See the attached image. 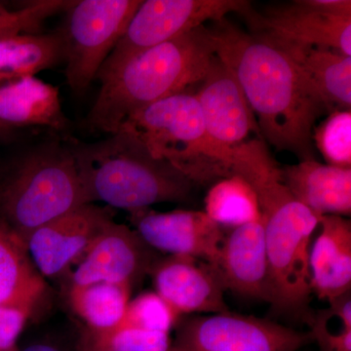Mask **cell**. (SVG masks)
<instances>
[{
	"instance_id": "cell-1",
	"label": "cell",
	"mask_w": 351,
	"mask_h": 351,
	"mask_svg": "<svg viewBox=\"0 0 351 351\" xmlns=\"http://www.w3.org/2000/svg\"><path fill=\"white\" fill-rule=\"evenodd\" d=\"M215 54L232 71L263 141L300 161L316 159V120L331 110L290 56L269 39L228 20L211 29Z\"/></svg>"
},
{
	"instance_id": "cell-2",
	"label": "cell",
	"mask_w": 351,
	"mask_h": 351,
	"mask_svg": "<svg viewBox=\"0 0 351 351\" xmlns=\"http://www.w3.org/2000/svg\"><path fill=\"white\" fill-rule=\"evenodd\" d=\"M215 55L205 25L138 53L101 82L88 123L117 133L134 113L199 83Z\"/></svg>"
},
{
	"instance_id": "cell-3",
	"label": "cell",
	"mask_w": 351,
	"mask_h": 351,
	"mask_svg": "<svg viewBox=\"0 0 351 351\" xmlns=\"http://www.w3.org/2000/svg\"><path fill=\"white\" fill-rule=\"evenodd\" d=\"M257 195L263 221L269 302L276 313L311 326L313 295L311 258L319 217L295 199L281 180L280 167L270 163L249 182Z\"/></svg>"
},
{
	"instance_id": "cell-4",
	"label": "cell",
	"mask_w": 351,
	"mask_h": 351,
	"mask_svg": "<svg viewBox=\"0 0 351 351\" xmlns=\"http://www.w3.org/2000/svg\"><path fill=\"white\" fill-rule=\"evenodd\" d=\"M90 203L136 212L191 199L195 184L169 163L152 156L124 131L92 144L69 145Z\"/></svg>"
},
{
	"instance_id": "cell-5",
	"label": "cell",
	"mask_w": 351,
	"mask_h": 351,
	"mask_svg": "<svg viewBox=\"0 0 351 351\" xmlns=\"http://www.w3.org/2000/svg\"><path fill=\"white\" fill-rule=\"evenodd\" d=\"M119 131L138 138L152 156L169 163L195 186H212L233 176L232 152L219 149L209 137L197 99L188 91L134 113Z\"/></svg>"
},
{
	"instance_id": "cell-6",
	"label": "cell",
	"mask_w": 351,
	"mask_h": 351,
	"mask_svg": "<svg viewBox=\"0 0 351 351\" xmlns=\"http://www.w3.org/2000/svg\"><path fill=\"white\" fill-rule=\"evenodd\" d=\"M89 203L69 145L32 152L0 186V219L25 244L39 226Z\"/></svg>"
},
{
	"instance_id": "cell-7",
	"label": "cell",
	"mask_w": 351,
	"mask_h": 351,
	"mask_svg": "<svg viewBox=\"0 0 351 351\" xmlns=\"http://www.w3.org/2000/svg\"><path fill=\"white\" fill-rule=\"evenodd\" d=\"M142 0H80L66 12L64 62L69 86L86 91L114 49Z\"/></svg>"
},
{
	"instance_id": "cell-8",
	"label": "cell",
	"mask_w": 351,
	"mask_h": 351,
	"mask_svg": "<svg viewBox=\"0 0 351 351\" xmlns=\"http://www.w3.org/2000/svg\"><path fill=\"white\" fill-rule=\"evenodd\" d=\"M251 6L246 0L143 1L96 78L103 82L138 53L202 27L208 21L219 23L228 14L242 15Z\"/></svg>"
},
{
	"instance_id": "cell-9",
	"label": "cell",
	"mask_w": 351,
	"mask_h": 351,
	"mask_svg": "<svg viewBox=\"0 0 351 351\" xmlns=\"http://www.w3.org/2000/svg\"><path fill=\"white\" fill-rule=\"evenodd\" d=\"M242 16L252 34L283 43L328 48L351 57L350 0H297L252 8Z\"/></svg>"
},
{
	"instance_id": "cell-10",
	"label": "cell",
	"mask_w": 351,
	"mask_h": 351,
	"mask_svg": "<svg viewBox=\"0 0 351 351\" xmlns=\"http://www.w3.org/2000/svg\"><path fill=\"white\" fill-rule=\"evenodd\" d=\"M311 343V332L228 311L182 320L174 346L182 351H298Z\"/></svg>"
},
{
	"instance_id": "cell-11",
	"label": "cell",
	"mask_w": 351,
	"mask_h": 351,
	"mask_svg": "<svg viewBox=\"0 0 351 351\" xmlns=\"http://www.w3.org/2000/svg\"><path fill=\"white\" fill-rule=\"evenodd\" d=\"M160 258L134 228L108 223L95 237L71 274V286L98 282L124 284L133 288Z\"/></svg>"
},
{
	"instance_id": "cell-12",
	"label": "cell",
	"mask_w": 351,
	"mask_h": 351,
	"mask_svg": "<svg viewBox=\"0 0 351 351\" xmlns=\"http://www.w3.org/2000/svg\"><path fill=\"white\" fill-rule=\"evenodd\" d=\"M134 230L156 251L186 256L217 267L226 234L204 211L132 212Z\"/></svg>"
},
{
	"instance_id": "cell-13",
	"label": "cell",
	"mask_w": 351,
	"mask_h": 351,
	"mask_svg": "<svg viewBox=\"0 0 351 351\" xmlns=\"http://www.w3.org/2000/svg\"><path fill=\"white\" fill-rule=\"evenodd\" d=\"M114 214L112 208L89 203L32 232L25 245L41 276L56 277L77 262Z\"/></svg>"
},
{
	"instance_id": "cell-14",
	"label": "cell",
	"mask_w": 351,
	"mask_h": 351,
	"mask_svg": "<svg viewBox=\"0 0 351 351\" xmlns=\"http://www.w3.org/2000/svg\"><path fill=\"white\" fill-rule=\"evenodd\" d=\"M199 84L195 95L205 128L219 149L230 154L234 147L247 142L251 134L262 138L242 88L232 71L216 55Z\"/></svg>"
},
{
	"instance_id": "cell-15",
	"label": "cell",
	"mask_w": 351,
	"mask_h": 351,
	"mask_svg": "<svg viewBox=\"0 0 351 351\" xmlns=\"http://www.w3.org/2000/svg\"><path fill=\"white\" fill-rule=\"evenodd\" d=\"M157 294L181 315L230 311L218 267L186 256L159 258L149 272Z\"/></svg>"
},
{
	"instance_id": "cell-16",
	"label": "cell",
	"mask_w": 351,
	"mask_h": 351,
	"mask_svg": "<svg viewBox=\"0 0 351 351\" xmlns=\"http://www.w3.org/2000/svg\"><path fill=\"white\" fill-rule=\"evenodd\" d=\"M217 267L226 291L245 299L269 302V267L262 215L226 235Z\"/></svg>"
},
{
	"instance_id": "cell-17",
	"label": "cell",
	"mask_w": 351,
	"mask_h": 351,
	"mask_svg": "<svg viewBox=\"0 0 351 351\" xmlns=\"http://www.w3.org/2000/svg\"><path fill=\"white\" fill-rule=\"evenodd\" d=\"M281 180L295 200L316 216L351 214V168L314 160L280 168Z\"/></svg>"
},
{
	"instance_id": "cell-18",
	"label": "cell",
	"mask_w": 351,
	"mask_h": 351,
	"mask_svg": "<svg viewBox=\"0 0 351 351\" xmlns=\"http://www.w3.org/2000/svg\"><path fill=\"white\" fill-rule=\"evenodd\" d=\"M311 245V289L320 300L332 301L350 292L351 223L346 217L323 216Z\"/></svg>"
},
{
	"instance_id": "cell-19",
	"label": "cell",
	"mask_w": 351,
	"mask_h": 351,
	"mask_svg": "<svg viewBox=\"0 0 351 351\" xmlns=\"http://www.w3.org/2000/svg\"><path fill=\"white\" fill-rule=\"evenodd\" d=\"M59 90L36 76L0 78V128L6 126H47L68 128Z\"/></svg>"
},
{
	"instance_id": "cell-20",
	"label": "cell",
	"mask_w": 351,
	"mask_h": 351,
	"mask_svg": "<svg viewBox=\"0 0 351 351\" xmlns=\"http://www.w3.org/2000/svg\"><path fill=\"white\" fill-rule=\"evenodd\" d=\"M267 39L287 53L332 112L350 110L351 57L328 48Z\"/></svg>"
},
{
	"instance_id": "cell-21",
	"label": "cell",
	"mask_w": 351,
	"mask_h": 351,
	"mask_svg": "<svg viewBox=\"0 0 351 351\" xmlns=\"http://www.w3.org/2000/svg\"><path fill=\"white\" fill-rule=\"evenodd\" d=\"M45 288L27 246L0 219V306L32 311Z\"/></svg>"
},
{
	"instance_id": "cell-22",
	"label": "cell",
	"mask_w": 351,
	"mask_h": 351,
	"mask_svg": "<svg viewBox=\"0 0 351 351\" xmlns=\"http://www.w3.org/2000/svg\"><path fill=\"white\" fill-rule=\"evenodd\" d=\"M64 62L62 32L27 34L0 40V78L34 76Z\"/></svg>"
},
{
	"instance_id": "cell-23",
	"label": "cell",
	"mask_w": 351,
	"mask_h": 351,
	"mask_svg": "<svg viewBox=\"0 0 351 351\" xmlns=\"http://www.w3.org/2000/svg\"><path fill=\"white\" fill-rule=\"evenodd\" d=\"M132 288L124 284L98 282L71 286L69 298L73 311L93 332H106L121 322L130 302Z\"/></svg>"
},
{
	"instance_id": "cell-24",
	"label": "cell",
	"mask_w": 351,
	"mask_h": 351,
	"mask_svg": "<svg viewBox=\"0 0 351 351\" xmlns=\"http://www.w3.org/2000/svg\"><path fill=\"white\" fill-rule=\"evenodd\" d=\"M204 203L205 213L221 228H237L261 216L255 191L239 176L212 184Z\"/></svg>"
},
{
	"instance_id": "cell-25",
	"label": "cell",
	"mask_w": 351,
	"mask_h": 351,
	"mask_svg": "<svg viewBox=\"0 0 351 351\" xmlns=\"http://www.w3.org/2000/svg\"><path fill=\"white\" fill-rule=\"evenodd\" d=\"M313 144L328 165L351 168V112L335 110L313 130Z\"/></svg>"
},
{
	"instance_id": "cell-26",
	"label": "cell",
	"mask_w": 351,
	"mask_h": 351,
	"mask_svg": "<svg viewBox=\"0 0 351 351\" xmlns=\"http://www.w3.org/2000/svg\"><path fill=\"white\" fill-rule=\"evenodd\" d=\"M73 2L68 0H38L27 2L15 10L0 3V40L20 34H38L46 19L55 14L68 10Z\"/></svg>"
},
{
	"instance_id": "cell-27",
	"label": "cell",
	"mask_w": 351,
	"mask_h": 351,
	"mask_svg": "<svg viewBox=\"0 0 351 351\" xmlns=\"http://www.w3.org/2000/svg\"><path fill=\"white\" fill-rule=\"evenodd\" d=\"M180 315L156 292H144L129 302L117 326L168 332L178 324ZM115 328V327H114Z\"/></svg>"
},
{
	"instance_id": "cell-28",
	"label": "cell",
	"mask_w": 351,
	"mask_h": 351,
	"mask_svg": "<svg viewBox=\"0 0 351 351\" xmlns=\"http://www.w3.org/2000/svg\"><path fill=\"white\" fill-rule=\"evenodd\" d=\"M99 343L117 351H170V334L135 327L117 326L106 332L86 329Z\"/></svg>"
},
{
	"instance_id": "cell-29",
	"label": "cell",
	"mask_w": 351,
	"mask_h": 351,
	"mask_svg": "<svg viewBox=\"0 0 351 351\" xmlns=\"http://www.w3.org/2000/svg\"><path fill=\"white\" fill-rule=\"evenodd\" d=\"M32 311L15 306H0V351H15L21 332Z\"/></svg>"
},
{
	"instance_id": "cell-30",
	"label": "cell",
	"mask_w": 351,
	"mask_h": 351,
	"mask_svg": "<svg viewBox=\"0 0 351 351\" xmlns=\"http://www.w3.org/2000/svg\"><path fill=\"white\" fill-rule=\"evenodd\" d=\"M311 327L313 343H318L320 351H351V328H341L338 332H332L323 311L314 314Z\"/></svg>"
},
{
	"instance_id": "cell-31",
	"label": "cell",
	"mask_w": 351,
	"mask_h": 351,
	"mask_svg": "<svg viewBox=\"0 0 351 351\" xmlns=\"http://www.w3.org/2000/svg\"><path fill=\"white\" fill-rule=\"evenodd\" d=\"M76 351H117L108 346L99 343L96 339L90 334L87 330H85L80 337V341L77 343Z\"/></svg>"
},
{
	"instance_id": "cell-32",
	"label": "cell",
	"mask_w": 351,
	"mask_h": 351,
	"mask_svg": "<svg viewBox=\"0 0 351 351\" xmlns=\"http://www.w3.org/2000/svg\"><path fill=\"white\" fill-rule=\"evenodd\" d=\"M15 351H69L63 346L57 345V343H49V341H40V343H34L32 345L19 348ZM76 351V350H75Z\"/></svg>"
},
{
	"instance_id": "cell-33",
	"label": "cell",
	"mask_w": 351,
	"mask_h": 351,
	"mask_svg": "<svg viewBox=\"0 0 351 351\" xmlns=\"http://www.w3.org/2000/svg\"><path fill=\"white\" fill-rule=\"evenodd\" d=\"M170 351H182V350H179V348H176V346H173L172 348H171Z\"/></svg>"
}]
</instances>
